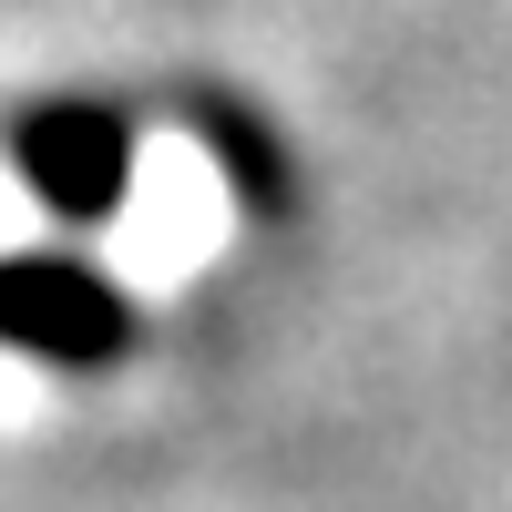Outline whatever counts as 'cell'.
Returning <instances> with one entry per match:
<instances>
[{"instance_id":"3","label":"cell","mask_w":512,"mask_h":512,"mask_svg":"<svg viewBox=\"0 0 512 512\" xmlns=\"http://www.w3.org/2000/svg\"><path fill=\"white\" fill-rule=\"evenodd\" d=\"M195 134H216V144H226V185L256 205V216H277V205H287V185L267 175V164H277V144L256 134L246 113H195Z\"/></svg>"},{"instance_id":"2","label":"cell","mask_w":512,"mask_h":512,"mask_svg":"<svg viewBox=\"0 0 512 512\" xmlns=\"http://www.w3.org/2000/svg\"><path fill=\"white\" fill-rule=\"evenodd\" d=\"M144 338V308L123 297V277H103L72 246H31L0 256V349L41 359V369H113Z\"/></svg>"},{"instance_id":"1","label":"cell","mask_w":512,"mask_h":512,"mask_svg":"<svg viewBox=\"0 0 512 512\" xmlns=\"http://www.w3.org/2000/svg\"><path fill=\"white\" fill-rule=\"evenodd\" d=\"M134 113H123L113 93H41L11 113V134H0V154H11V175L21 195L41 205V216H62V226H103L123 216V195H134Z\"/></svg>"}]
</instances>
